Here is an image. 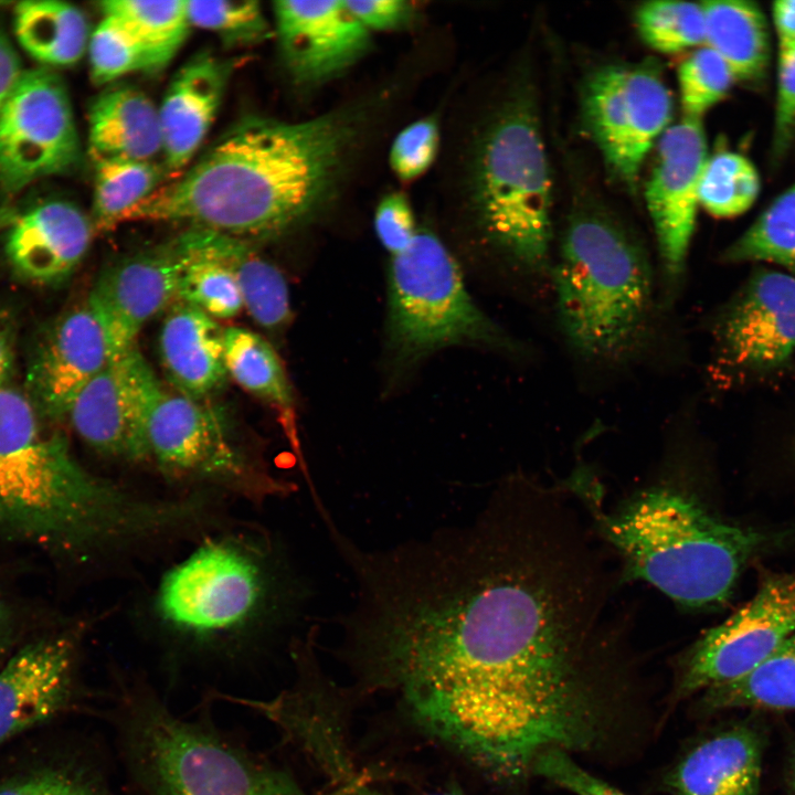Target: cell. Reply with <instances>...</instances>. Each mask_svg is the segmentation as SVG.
<instances>
[{
  "label": "cell",
  "mask_w": 795,
  "mask_h": 795,
  "mask_svg": "<svg viewBox=\"0 0 795 795\" xmlns=\"http://www.w3.org/2000/svg\"><path fill=\"white\" fill-rule=\"evenodd\" d=\"M351 566L350 642L434 738L505 777L603 742L608 576L558 494L510 481L471 523Z\"/></svg>",
  "instance_id": "obj_1"
},
{
  "label": "cell",
  "mask_w": 795,
  "mask_h": 795,
  "mask_svg": "<svg viewBox=\"0 0 795 795\" xmlns=\"http://www.w3.org/2000/svg\"><path fill=\"white\" fill-rule=\"evenodd\" d=\"M358 132L354 113L298 123L246 117L121 223H183L247 241L284 234L329 200Z\"/></svg>",
  "instance_id": "obj_2"
},
{
  "label": "cell",
  "mask_w": 795,
  "mask_h": 795,
  "mask_svg": "<svg viewBox=\"0 0 795 795\" xmlns=\"http://www.w3.org/2000/svg\"><path fill=\"white\" fill-rule=\"evenodd\" d=\"M188 501H149L96 477L49 432L28 394L0 388V539L82 556L192 521Z\"/></svg>",
  "instance_id": "obj_3"
},
{
  "label": "cell",
  "mask_w": 795,
  "mask_h": 795,
  "mask_svg": "<svg viewBox=\"0 0 795 795\" xmlns=\"http://www.w3.org/2000/svg\"><path fill=\"white\" fill-rule=\"evenodd\" d=\"M549 276L559 329L577 356L612 367L646 349L655 274L642 243L601 205L584 203L570 213Z\"/></svg>",
  "instance_id": "obj_4"
},
{
  "label": "cell",
  "mask_w": 795,
  "mask_h": 795,
  "mask_svg": "<svg viewBox=\"0 0 795 795\" xmlns=\"http://www.w3.org/2000/svg\"><path fill=\"white\" fill-rule=\"evenodd\" d=\"M593 515L628 576L650 583L689 610L722 605L763 537L711 515L688 491L649 487L605 513Z\"/></svg>",
  "instance_id": "obj_5"
},
{
  "label": "cell",
  "mask_w": 795,
  "mask_h": 795,
  "mask_svg": "<svg viewBox=\"0 0 795 795\" xmlns=\"http://www.w3.org/2000/svg\"><path fill=\"white\" fill-rule=\"evenodd\" d=\"M470 201L487 241L524 273L552 264V182L536 100L512 94L481 134L470 174Z\"/></svg>",
  "instance_id": "obj_6"
},
{
  "label": "cell",
  "mask_w": 795,
  "mask_h": 795,
  "mask_svg": "<svg viewBox=\"0 0 795 795\" xmlns=\"http://www.w3.org/2000/svg\"><path fill=\"white\" fill-rule=\"evenodd\" d=\"M121 724L130 768L149 795H318L148 695L125 699Z\"/></svg>",
  "instance_id": "obj_7"
},
{
  "label": "cell",
  "mask_w": 795,
  "mask_h": 795,
  "mask_svg": "<svg viewBox=\"0 0 795 795\" xmlns=\"http://www.w3.org/2000/svg\"><path fill=\"white\" fill-rule=\"evenodd\" d=\"M386 338L398 368H409L453 346L517 348L477 306L457 262L428 231H418L405 251L391 256Z\"/></svg>",
  "instance_id": "obj_8"
},
{
  "label": "cell",
  "mask_w": 795,
  "mask_h": 795,
  "mask_svg": "<svg viewBox=\"0 0 795 795\" xmlns=\"http://www.w3.org/2000/svg\"><path fill=\"white\" fill-rule=\"evenodd\" d=\"M795 634V572L765 573L754 596L679 658L672 699L732 682Z\"/></svg>",
  "instance_id": "obj_9"
},
{
  "label": "cell",
  "mask_w": 795,
  "mask_h": 795,
  "mask_svg": "<svg viewBox=\"0 0 795 795\" xmlns=\"http://www.w3.org/2000/svg\"><path fill=\"white\" fill-rule=\"evenodd\" d=\"M671 114L672 97L653 61L604 65L584 82L583 121L607 167L625 183L634 184Z\"/></svg>",
  "instance_id": "obj_10"
},
{
  "label": "cell",
  "mask_w": 795,
  "mask_h": 795,
  "mask_svg": "<svg viewBox=\"0 0 795 795\" xmlns=\"http://www.w3.org/2000/svg\"><path fill=\"white\" fill-rule=\"evenodd\" d=\"M147 438L149 457L169 475L211 481L255 498L289 488L252 470L214 407L162 385L149 411Z\"/></svg>",
  "instance_id": "obj_11"
},
{
  "label": "cell",
  "mask_w": 795,
  "mask_h": 795,
  "mask_svg": "<svg viewBox=\"0 0 795 795\" xmlns=\"http://www.w3.org/2000/svg\"><path fill=\"white\" fill-rule=\"evenodd\" d=\"M81 145L66 86L51 68L24 71L0 112V190L13 195L75 168Z\"/></svg>",
  "instance_id": "obj_12"
},
{
  "label": "cell",
  "mask_w": 795,
  "mask_h": 795,
  "mask_svg": "<svg viewBox=\"0 0 795 795\" xmlns=\"http://www.w3.org/2000/svg\"><path fill=\"white\" fill-rule=\"evenodd\" d=\"M265 592L264 575L251 556L230 542L213 541L166 574L157 607L179 630L203 637L244 624Z\"/></svg>",
  "instance_id": "obj_13"
},
{
  "label": "cell",
  "mask_w": 795,
  "mask_h": 795,
  "mask_svg": "<svg viewBox=\"0 0 795 795\" xmlns=\"http://www.w3.org/2000/svg\"><path fill=\"white\" fill-rule=\"evenodd\" d=\"M707 152L701 119L683 117L659 137L645 198L657 242L665 301L679 292L685 276Z\"/></svg>",
  "instance_id": "obj_14"
},
{
  "label": "cell",
  "mask_w": 795,
  "mask_h": 795,
  "mask_svg": "<svg viewBox=\"0 0 795 795\" xmlns=\"http://www.w3.org/2000/svg\"><path fill=\"white\" fill-rule=\"evenodd\" d=\"M161 388L135 347L112 359L74 400L67 416L88 446L110 457L149 458L147 422Z\"/></svg>",
  "instance_id": "obj_15"
},
{
  "label": "cell",
  "mask_w": 795,
  "mask_h": 795,
  "mask_svg": "<svg viewBox=\"0 0 795 795\" xmlns=\"http://www.w3.org/2000/svg\"><path fill=\"white\" fill-rule=\"evenodd\" d=\"M728 365L770 370L795 352V275L761 269L744 285L717 327Z\"/></svg>",
  "instance_id": "obj_16"
},
{
  "label": "cell",
  "mask_w": 795,
  "mask_h": 795,
  "mask_svg": "<svg viewBox=\"0 0 795 795\" xmlns=\"http://www.w3.org/2000/svg\"><path fill=\"white\" fill-rule=\"evenodd\" d=\"M181 257L173 241L120 258L88 295L109 342L112 359L136 347L145 325L177 300Z\"/></svg>",
  "instance_id": "obj_17"
},
{
  "label": "cell",
  "mask_w": 795,
  "mask_h": 795,
  "mask_svg": "<svg viewBox=\"0 0 795 795\" xmlns=\"http://www.w3.org/2000/svg\"><path fill=\"white\" fill-rule=\"evenodd\" d=\"M273 10L283 63L299 85L339 76L370 47V31L344 1L280 0Z\"/></svg>",
  "instance_id": "obj_18"
},
{
  "label": "cell",
  "mask_w": 795,
  "mask_h": 795,
  "mask_svg": "<svg viewBox=\"0 0 795 795\" xmlns=\"http://www.w3.org/2000/svg\"><path fill=\"white\" fill-rule=\"evenodd\" d=\"M110 360L106 332L86 301L56 319L39 342L28 370V395L43 416H67L78 393Z\"/></svg>",
  "instance_id": "obj_19"
},
{
  "label": "cell",
  "mask_w": 795,
  "mask_h": 795,
  "mask_svg": "<svg viewBox=\"0 0 795 795\" xmlns=\"http://www.w3.org/2000/svg\"><path fill=\"white\" fill-rule=\"evenodd\" d=\"M74 657L71 636L53 634L28 643L0 667V745L66 707Z\"/></svg>",
  "instance_id": "obj_20"
},
{
  "label": "cell",
  "mask_w": 795,
  "mask_h": 795,
  "mask_svg": "<svg viewBox=\"0 0 795 795\" xmlns=\"http://www.w3.org/2000/svg\"><path fill=\"white\" fill-rule=\"evenodd\" d=\"M93 230L92 221L76 204L46 200L17 216L8 231L6 253L22 277L61 283L85 257Z\"/></svg>",
  "instance_id": "obj_21"
},
{
  "label": "cell",
  "mask_w": 795,
  "mask_h": 795,
  "mask_svg": "<svg viewBox=\"0 0 795 795\" xmlns=\"http://www.w3.org/2000/svg\"><path fill=\"white\" fill-rule=\"evenodd\" d=\"M231 65L212 54L188 61L158 107L165 169L180 173L201 147L223 98Z\"/></svg>",
  "instance_id": "obj_22"
},
{
  "label": "cell",
  "mask_w": 795,
  "mask_h": 795,
  "mask_svg": "<svg viewBox=\"0 0 795 795\" xmlns=\"http://www.w3.org/2000/svg\"><path fill=\"white\" fill-rule=\"evenodd\" d=\"M764 741L736 724L692 745L664 778L669 795H759Z\"/></svg>",
  "instance_id": "obj_23"
},
{
  "label": "cell",
  "mask_w": 795,
  "mask_h": 795,
  "mask_svg": "<svg viewBox=\"0 0 795 795\" xmlns=\"http://www.w3.org/2000/svg\"><path fill=\"white\" fill-rule=\"evenodd\" d=\"M224 331L216 319L187 303L177 300L170 306L159 335V352L178 393L203 400L224 383Z\"/></svg>",
  "instance_id": "obj_24"
},
{
  "label": "cell",
  "mask_w": 795,
  "mask_h": 795,
  "mask_svg": "<svg viewBox=\"0 0 795 795\" xmlns=\"http://www.w3.org/2000/svg\"><path fill=\"white\" fill-rule=\"evenodd\" d=\"M174 240L181 247L219 262L231 273L241 292L244 308L257 325L276 331L290 322L292 307L286 278L251 241L191 227Z\"/></svg>",
  "instance_id": "obj_25"
},
{
  "label": "cell",
  "mask_w": 795,
  "mask_h": 795,
  "mask_svg": "<svg viewBox=\"0 0 795 795\" xmlns=\"http://www.w3.org/2000/svg\"><path fill=\"white\" fill-rule=\"evenodd\" d=\"M88 142L93 161H153L162 153L158 107L138 87L112 84L91 105Z\"/></svg>",
  "instance_id": "obj_26"
},
{
  "label": "cell",
  "mask_w": 795,
  "mask_h": 795,
  "mask_svg": "<svg viewBox=\"0 0 795 795\" xmlns=\"http://www.w3.org/2000/svg\"><path fill=\"white\" fill-rule=\"evenodd\" d=\"M706 20V45L728 64L735 80L762 81L770 64L768 25L757 3L746 0L701 2Z\"/></svg>",
  "instance_id": "obj_27"
},
{
  "label": "cell",
  "mask_w": 795,
  "mask_h": 795,
  "mask_svg": "<svg viewBox=\"0 0 795 795\" xmlns=\"http://www.w3.org/2000/svg\"><path fill=\"white\" fill-rule=\"evenodd\" d=\"M13 29L21 47L51 70L77 63L87 52L91 36L82 10L56 0L17 3L13 9Z\"/></svg>",
  "instance_id": "obj_28"
},
{
  "label": "cell",
  "mask_w": 795,
  "mask_h": 795,
  "mask_svg": "<svg viewBox=\"0 0 795 795\" xmlns=\"http://www.w3.org/2000/svg\"><path fill=\"white\" fill-rule=\"evenodd\" d=\"M227 374L244 390L272 405L294 442L295 399L283 362L274 347L258 333L230 327L224 331Z\"/></svg>",
  "instance_id": "obj_29"
},
{
  "label": "cell",
  "mask_w": 795,
  "mask_h": 795,
  "mask_svg": "<svg viewBox=\"0 0 795 795\" xmlns=\"http://www.w3.org/2000/svg\"><path fill=\"white\" fill-rule=\"evenodd\" d=\"M699 707L795 710V634L745 676L703 691Z\"/></svg>",
  "instance_id": "obj_30"
},
{
  "label": "cell",
  "mask_w": 795,
  "mask_h": 795,
  "mask_svg": "<svg viewBox=\"0 0 795 795\" xmlns=\"http://www.w3.org/2000/svg\"><path fill=\"white\" fill-rule=\"evenodd\" d=\"M103 14L116 18L136 39L146 57V71L165 68L186 42L191 24L187 0H109Z\"/></svg>",
  "instance_id": "obj_31"
},
{
  "label": "cell",
  "mask_w": 795,
  "mask_h": 795,
  "mask_svg": "<svg viewBox=\"0 0 795 795\" xmlns=\"http://www.w3.org/2000/svg\"><path fill=\"white\" fill-rule=\"evenodd\" d=\"M93 227L115 229L125 214L160 187L165 169L153 161L95 160Z\"/></svg>",
  "instance_id": "obj_32"
},
{
  "label": "cell",
  "mask_w": 795,
  "mask_h": 795,
  "mask_svg": "<svg viewBox=\"0 0 795 795\" xmlns=\"http://www.w3.org/2000/svg\"><path fill=\"white\" fill-rule=\"evenodd\" d=\"M728 263L767 262L795 275V184L788 188L721 255Z\"/></svg>",
  "instance_id": "obj_33"
},
{
  "label": "cell",
  "mask_w": 795,
  "mask_h": 795,
  "mask_svg": "<svg viewBox=\"0 0 795 795\" xmlns=\"http://www.w3.org/2000/svg\"><path fill=\"white\" fill-rule=\"evenodd\" d=\"M760 188V176L748 158L721 151L706 161L699 182V204L716 218H734L753 205Z\"/></svg>",
  "instance_id": "obj_34"
},
{
  "label": "cell",
  "mask_w": 795,
  "mask_h": 795,
  "mask_svg": "<svg viewBox=\"0 0 795 795\" xmlns=\"http://www.w3.org/2000/svg\"><path fill=\"white\" fill-rule=\"evenodd\" d=\"M173 242L181 257L177 300L214 319L235 317L244 304L231 273L219 262L181 247L176 240Z\"/></svg>",
  "instance_id": "obj_35"
},
{
  "label": "cell",
  "mask_w": 795,
  "mask_h": 795,
  "mask_svg": "<svg viewBox=\"0 0 795 795\" xmlns=\"http://www.w3.org/2000/svg\"><path fill=\"white\" fill-rule=\"evenodd\" d=\"M636 25L644 42L661 53H677L706 44L701 3L649 1L636 10Z\"/></svg>",
  "instance_id": "obj_36"
},
{
  "label": "cell",
  "mask_w": 795,
  "mask_h": 795,
  "mask_svg": "<svg viewBox=\"0 0 795 795\" xmlns=\"http://www.w3.org/2000/svg\"><path fill=\"white\" fill-rule=\"evenodd\" d=\"M191 26L216 34L230 46L251 45L271 35V28L259 2L187 0Z\"/></svg>",
  "instance_id": "obj_37"
},
{
  "label": "cell",
  "mask_w": 795,
  "mask_h": 795,
  "mask_svg": "<svg viewBox=\"0 0 795 795\" xmlns=\"http://www.w3.org/2000/svg\"><path fill=\"white\" fill-rule=\"evenodd\" d=\"M678 81L685 117L701 119L727 96L735 78L725 61L704 45L680 64Z\"/></svg>",
  "instance_id": "obj_38"
},
{
  "label": "cell",
  "mask_w": 795,
  "mask_h": 795,
  "mask_svg": "<svg viewBox=\"0 0 795 795\" xmlns=\"http://www.w3.org/2000/svg\"><path fill=\"white\" fill-rule=\"evenodd\" d=\"M86 53L91 78L96 85H110L127 74L146 71L141 46L116 18L108 14H103L91 32Z\"/></svg>",
  "instance_id": "obj_39"
},
{
  "label": "cell",
  "mask_w": 795,
  "mask_h": 795,
  "mask_svg": "<svg viewBox=\"0 0 795 795\" xmlns=\"http://www.w3.org/2000/svg\"><path fill=\"white\" fill-rule=\"evenodd\" d=\"M0 795H114L95 775L72 767L39 770L0 786Z\"/></svg>",
  "instance_id": "obj_40"
},
{
  "label": "cell",
  "mask_w": 795,
  "mask_h": 795,
  "mask_svg": "<svg viewBox=\"0 0 795 795\" xmlns=\"http://www.w3.org/2000/svg\"><path fill=\"white\" fill-rule=\"evenodd\" d=\"M438 149V127L433 117L405 127L395 137L390 150V165L405 181L423 174L433 163Z\"/></svg>",
  "instance_id": "obj_41"
},
{
  "label": "cell",
  "mask_w": 795,
  "mask_h": 795,
  "mask_svg": "<svg viewBox=\"0 0 795 795\" xmlns=\"http://www.w3.org/2000/svg\"><path fill=\"white\" fill-rule=\"evenodd\" d=\"M531 771L574 795H626L587 772L568 752L561 750L540 754Z\"/></svg>",
  "instance_id": "obj_42"
},
{
  "label": "cell",
  "mask_w": 795,
  "mask_h": 795,
  "mask_svg": "<svg viewBox=\"0 0 795 795\" xmlns=\"http://www.w3.org/2000/svg\"><path fill=\"white\" fill-rule=\"evenodd\" d=\"M795 132V42H780L773 151L781 157Z\"/></svg>",
  "instance_id": "obj_43"
},
{
  "label": "cell",
  "mask_w": 795,
  "mask_h": 795,
  "mask_svg": "<svg viewBox=\"0 0 795 795\" xmlns=\"http://www.w3.org/2000/svg\"><path fill=\"white\" fill-rule=\"evenodd\" d=\"M374 230L391 256L412 244L418 231L411 205L403 194H388L380 201L374 214Z\"/></svg>",
  "instance_id": "obj_44"
},
{
  "label": "cell",
  "mask_w": 795,
  "mask_h": 795,
  "mask_svg": "<svg viewBox=\"0 0 795 795\" xmlns=\"http://www.w3.org/2000/svg\"><path fill=\"white\" fill-rule=\"evenodd\" d=\"M344 3L368 31L398 30L409 25L414 18V8L403 0H350Z\"/></svg>",
  "instance_id": "obj_45"
},
{
  "label": "cell",
  "mask_w": 795,
  "mask_h": 795,
  "mask_svg": "<svg viewBox=\"0 0 795 795\" xmlns=\"http://www.w3.org/2000/svg\"><path fill=\"white\" fill-rule=\"evenodd\" d=\"M23 72L18 52L0 29V112L19 83Z\"/></svg>",
  "instance_id": "obj_46"
},
{
  "label": "cell",
  "mask_w": 795,
  "mask_h": 795,
  "mask_svg": "<svg viewBox=\"0 0 795 795\" xmlns=\"http://www.w3.org/2000/svg\"><path fill=\"white\" fill-rule=\"evenodd\" d=\"M15 354V328L10 314L0 310V388L7 385Z\"/></svg>",
  "instance_id": "obj_47"
},
{
  "label": "cell",
  "mask_w": 795,
  "mask_h": 795,
  "mask_svg": "<svg viewBox=\"0 0 795 795\" xmlns=\"http://www.w3.org/2000/svg\"><path fill=\"white\" fill-rule=\"evenodd\" d=\"M772 13L780 42H795V0L775 1Z\"/></svg>",
  "instance_id": "obj_48"
},
{
  "label": "cell",
  "mask_w": 795,
  "mask_h": 795,
  "mask_svg": "<svg viewBox=\"0 0 795 795\" xmlns=\"http://www.w3.org/2000/svg\"><path fill=\"white\" fill-rule=\"evenodd\" d=\"M343 795H389L379 787L371 785L363 775H356L348 780L344 785ZM425 795H459L453 792L431 793Z\"/></svg>",
  "instance_id": "obj_49"
},
{
  "label": "cell",
  "mask_w": 795,
  "mask_h": 795,
  "mask_svg": "<svg viewBox=\"0 0 795 795\" xmlns=\"http://www.w3.org/2000/svg\"><path fill=\"white\" fill-rule=\"evenodd\" d=\"M14 622L10 605L0 594V655L8 648L12 640Z\"/></svg>",
  "instance_id": "obj_50"
},
{
  "label": "cell",
  "mask_w": 795,
  "mask_h": 795,
  "mask_svg": "<svg viewBox=\"0 0 795 795\" xmlns=\"http://www.w3.org/2000/svg\"><path fill=\"white\" fill-rule=\"evenodd\" d=\"M789 795H795V756L792 761L789 774Z\"/></svg>",
  "instance_id": "obj_51"
},
{
  "label": "cell",
  "mask_w": 795,
  "mask_h": 795,
  "mask_svg": "<svg viewBox=\"0 0 795 795\" xmlns=\"http://www.w3.org/2000/svg\"><path fill=\"white\" fill-rule=\"evenodd\" d=\"M7 4H8L7 1H1V0H0V7H1V6H7Z\"/></svg>",
  "instance_id": "obj_52"
},
{
  "label": "cell",
  "mask_w": 795,
  "mask_h": 795,
  "mask_svg": "<svg viewBox=\"0 0 795 795\" xmlns=\"http://www.w3.org/2000/svg\"><path fill=\"white\" fill-rule=\"evenodd\" d=\"M793 451H794V456H795V439H794Z\"/></svg>",
  "instance_id": "obj_53"
}]
</instances>
